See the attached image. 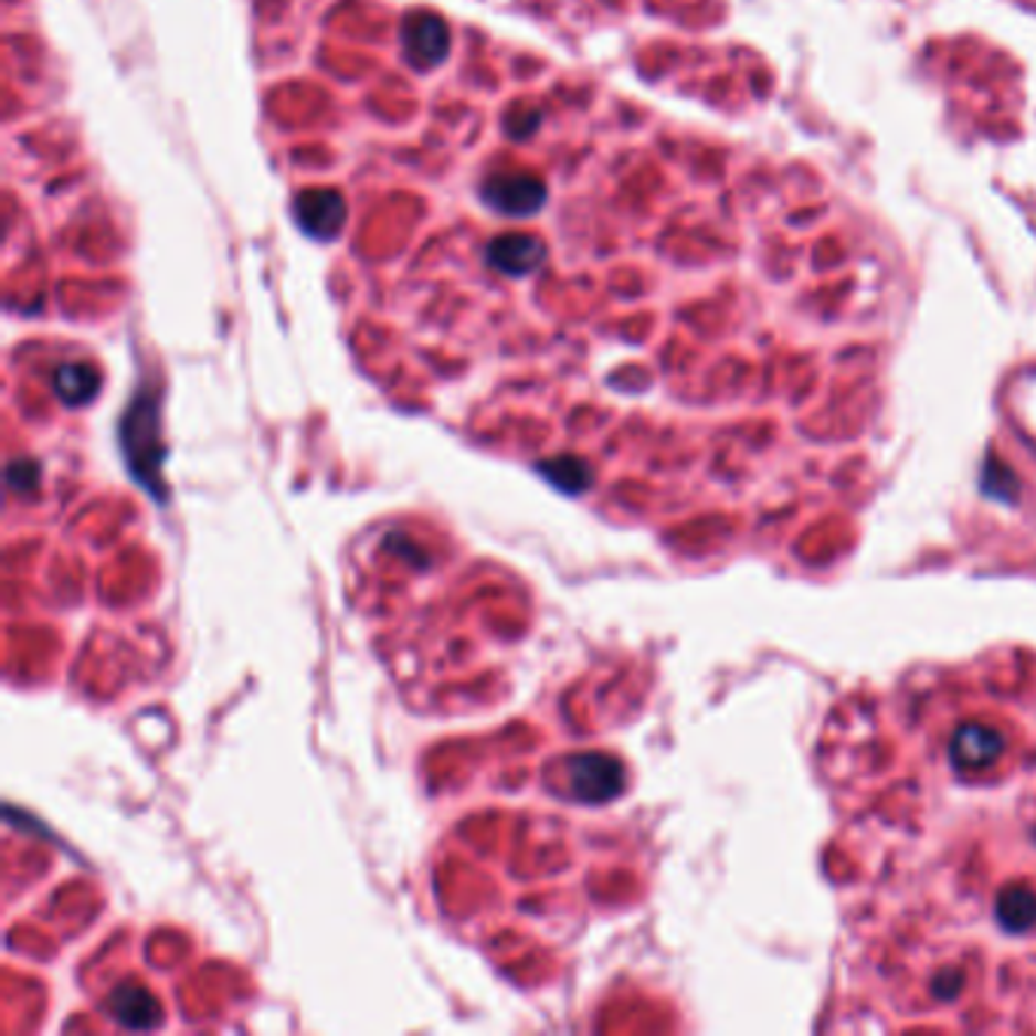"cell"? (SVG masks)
Wrapping results in <instances>:
<instances>
[{
	"instance_id": "6da1fadb",
	"label": "cell",
	"mask_w": 1036,
	"mask_h": 1036,
	"mask_svg": "<svg viewBox=\"0 0 1036 1036\" xmlns=\"http://www.w3.org/2000/svg\"><path fill=\"white\" fill-rule=\"evenodd\" d=\"M565 779L574 800L581 803H609L626 784L623 767L614 757L578 754L565 763Z\"/></svg>"
},
{
	"instance_id": "7a4b0ae2",
	"label": "cell",
	"mask_w": 1036,
	"mask_h": 1036,
	"mask_svg": "<svg viewBox=\"0 0 1036 1036\" xmlns=\"http://www.w3.org/2000/svg\"><path fill=\"white\" fill-rule=\"evenodd\" d=\"M1003 754V736L982 723H970L951 744V760L961 769H985Z\"/></svg>"
},
{
	"instance_id": "3957f363",
	"label": "cell",
	"mask_w": 1036,
	"mask_h": 1036,
	"mask_svg": "<svg viewBox=\"0 0 1036 1036\" xmlns=\"http://www.w3.org/2000/svg\"><path fill=\"white\" fill-rule=\"evenodd\" d=\"M110 1012L128 1030H147L161 1022L159 1003L144 987H119L110 997Z\"/></svg>"
},
{
	"instance_id": "277c9868",
	"label": "cell",
	"mask_w": 1036,
	"mask_h": 1036,
	"mask_svg": "<svg viewBox=\"0 0 1036 1036\" xmlns=\"http://www.w3.org/2000/svg\"><path fill=\"white\" fill-rule=\"evenodd\" d=\"M55 392L67 404H86L98 392V374L86 366H64L55 374Z\"/></svg>"
},
{
	"instance_id": "5b68a950",
	"label": "cell",
	"mask_w": 1036,
	"mask_h": 1036,
	"mask_svg": "<svg viewBox=\"0 0 1036 1036\" xmlns=\"http://www.w3.org/2000/svg\"><path fill=\"white\" fill-rule=\"evenodd\" d=\"M538 472L548 477L553 487H560L562 493H581V489L590 487V468L581 459H572V456H560L553 463H541Z\"/></svg>"
},
{
	"instance_id": "8992f818",
	"label": "cell",
	"mask_w": 1036,
	"mask_h": 1036,
	"mask_svg": "<svg viewBox=\"0 0 1036 1036\" xmlns=\"http://www.w3.org/2000/svg\"><path fill=\"white\" fill-rule=\"evenodd\" d=\"M1000 921L1009 927L1012 933H1024L1036 921V897L1027 890H1012L997 906Z\"/></svg>"
},
{
	"instance_id": "52a82bcc",
	"label": "cell",
	"mask_w": 1036,
	"mask_h": 1036,
	"mask_svg": "<svg viewBox=\"0 0 1036 1036\" xmlns=\"http://www.w3.org/2000/svg\"><path fill=\"white\" fill-rule=\"evenodd\" d=\"M38 475H40L38 463H25V459H22V463H13L10 465V472H7V477H10V487H15V489L34 487V484H38Z\"/></svg>"
}]
</instances>
